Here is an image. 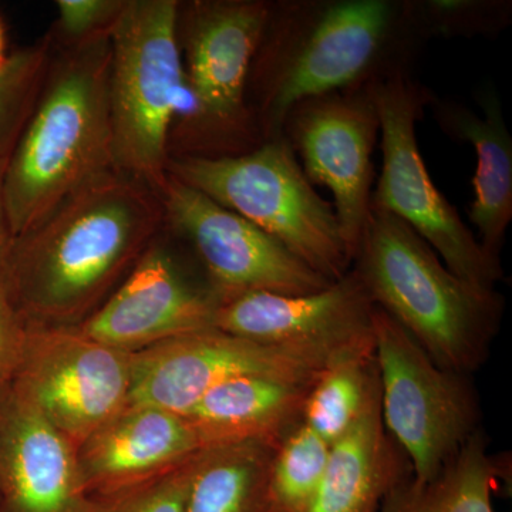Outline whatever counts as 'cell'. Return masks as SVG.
Masks as SVG:
<instances>
[{
	"mask_svg": "<svg viewBox=\"0 0 512 512\" xmlns=\"http://www.w3.org/2000/svg\"><path fill=\"white\" fill-rule=\"evenodd\" d=\"M164 228L156 191L117 170L94 178L13 237L0 271L20 318L26 326H79Z\"/></svg>",
	"mask_w": 512,
	"mask_h": 512,
	"instance_id": "6da1fadb",
	"label": "cell"
},
{
	"mask_svg": "<svg viewBox=\"0 0 512 512\" xmlns=\"http://www.w3.org/2000/svg\"><path fill=\"white\" fill-rule=\"evenodd\" d=\"M406 0H279L256 50L248 104L266 140L303 100L413 73L426 45Z\"/></svg>",
	"mask_w": 512,
	"mask_h": 512,
	"instance_id": "7a4b0ae2",
	"label": "cell"
},
{
	"mask_svg": "<svg viewBox=\"0 0 512 512\" xmlns=\"http://www.w3.org/2000/svg\"><path fill=\"white\" fill-rule=\"evenodd\" d=\"M109 72L110 35L59 52L53 45L35 106L6 164L13 237L83 185L116 170Z\"/></svg>",
	"mask_w": 512,
	"mask_h": 512,
	"instance_id": "3957f363",
	"label": "cell"
},
{
	"mask_svg": "<svg viewBox=\"0 0 512 512\" xmlns=\"http://www.w3.org/2000/svg\"><path fill=\"white\" fill-rule=\"evenodd\" d=\"M352 269L437 365L470 376L487 362L503 295L454 275L406 222L372 205Z\"/></svg>",
	"mask_w": 512,
	"mask_h": 512,
	"instance_id": "277c9868",
	"label": "cell"
},
{
	"mask_svg": "<svg viewBox=\"0 0 512 512\" xmlns=\"http://www.w3.org/2000/svg\"><path fill=\"white\" fill-rule=\"evenodd\" d=\"M167 173L252 222L328 281L352 268L332 202L320 197L284 136L238 156H173Z\"/></svg>",
	"mask_w": 512,
	"mask_h": 512,
	"instance_id": "5b68a950",
	"label": "cell"
},
{
	"mask_svg": "<svg viewBox=\"0 0 512 512\" xmlns=\"http://www.w3.org/2000/svg\"><path fill=\"white\" fill-rule=\"evenodd\" d=\"M178 0H124L110 32L114 167L158 191L167 180L174 120L184 104Z\"/></svg>",
	"mask_w": 512,
	"mask_h": 512,
	"instance_id": "8992f818",
	"label": "cell"
},
{
	"mask_svg": "<svg viewBox=\"0 0 512 512\" xmlns=\"http://www.w3.org/2000/svg\"><path fill=\"white\" fill-rule=\"evenodd\" d=\"M269 13L268 0L178 5V43L191 109L180 131L181 153L175 156H238L265 143L247 92Z\"/></svg>",
	"mask_w": 512,
	"mask_h": 512,
	"instance_id": "52a82bcc",
	"label": "cell"
},
{
	"mask_svg": "<svg viewBox=\"0 0 512 512\" xmlns=\"http://www.w3.org/2000/svg\"><path fill=\"white\" fill-rule=\"evenodd\" d=\"M382 134V174L372 205L406 222L468 284L497 291L500 262L488 258L476 235L431 180L419 143L417 123L434 94L413 73L397 74L372 86Z\"/></svg>",
	"mask_w": 512,
	"mask_h": 512,
	"instance_id": "ba28073f",
	"label": "cell"
},
{
	"mask_svg": "<svg viewBox=\"0 0 512 512\" xmlns=\"http://www.w3.org/2000/svg\"><path fill=\"white\" fill-rule=\"evenodd\" d=\"M373 338L384 426L412 476L433 480L481 430L477 392L470 376L437 365L377 306Z\"/></svg>",
	"mask_w": 512,
	"mask_h": 512,
	"instance_id": "9c48e42d",
	"label": "cell"
},
{
	"mask_svg": "<svg viewBox=\"0 0 512 512\" xmlns=\"http://www.w3.org/2000/svg\"><path fill=\"white\" fill-rule=\"evenodd\" d=\"M158 197L165 228L194 256L221 303L248 293L305 295L332 284L271 235L173 175Z\"/></svg>",
	"mask_w": 512,
	"mask_h": 512,
	"instance_id": "30bf717a",
	"label": "cell"
},
{
	"mask_svg": "<svg viewBox=\"0 0 512 512\" xmlns=\"http://www.w3.org/2000/svg\"><path fill=\"white\" fill-rule=\"evenodd\" d=\"M133 355L82 330L26 326L10 389L74 447L130 403Z\"/></svg>",
	"mask_w": 512,
	"mask_h": 512,
	"instance_id": "8fae6325",
	"label": "cell"
},
{
	"mask_svg": "<svg viewBox=\"0 0 512 512\" xmlns=\"http://www.w3.org/2000/svg\"><path fill=\"white\" fill-rule=\"evenodd\" d=\"M372 86L303 100L289 111L282 130L308 180L332 192L352 262L372 208L380 131Z\"/></svg>",
	"mask_w": 512,
	"mask_h": 512,
	"instance_id": "7c38bea8",
	"label": "cell"
},
{
	"mask_svg": "<svg viewBox=\"0 0 512 512\" xmlns=\"http://www.w3.org/2000/svg\"><path fill=\"white\" fill-rule=\"evenodd\" d=\"M375 308L362 279L350 268L319 292L248 293L222 302L214 328L330 366L349 357L375 355Z\"/></svg>",
	"mask_w": 512,
	"mask_h": 512,
	"instance_id": "4fadbf2b",
	"label": "cell"
},
{
	"mask_svg": "<svg viewBox=\"0 0 512 512\" xmlns=\"http://www.w3.org/2000/svg\"><path fill=\"white\" fill-rule=\"evenodd\" d=\"M163 232L116 291L76 326L84 335L136 355L178 336L214 328L220 298L204 276L192 274L171 244V235L163 238Z\"/></svg>",
	"mask_w": 512,
	"mask_h": 512,
	"instance_id": "5bb4252c",
	"label": "cell"
},
{
	"mask_svg": "<svg viewBox=\"0 0 512 512\" xmlns=\"http://www.w3.org/2000/svg\"><path fill=\"white\" fill-rule=\"evenodd\" d=\"M326 367L312 357L208 328L133 355L130 403L185 416L205 394L228 380L271 376L315 383Z\"/></svg>",
	"mask_w": 512,
	"mask_h": 512,
	"instance_id": "9a60e30c",
	"label": "cell"
},
{
	"mask_svg": "<svg viewBox=\"0 0 512 512\" xmlns=\"http://www.w3.org/2000/svg\"><path fill=\"white\" fill-rule=\"evenodd\" d=\"M76 447L35 407L0 393V512H93Z\"/></svg>",
	"mask_w": 512,
	"mask_h": 512,
	"instance_id": "2e32d148",
	"label": "cell"
},
{
	"mask_svg": "<svg viewBox=\"0 0 512 512\" xmlns=\"http://www.w3.org/2000/svg\"><path fill=\"white\" fill-rule=\"evenodd\" d=\"M204 450L183 414L128 403L77 447L86 493L106 497L161 476Z\"/></svg>",
	"mask_w": 512,
	"mask_h": 512,
	"instance_id": "e0dca14e",
	"label": "cell"
},
{
	"mask_svg": "<svg viewBox=\"0 0 512 512\" xmlns=\"http://www.w3.org/2000/svg\"><path fill=\"white\" fill-rule=\"evenodd\" d=\"M481 114L456 100L434 94L429 107L441 131L457 143L471 144L477 154L474 198L468 217L477 229L485 255L500 262L512 221V137L493 87L476 93ZM501 264V262H500Z\"/></svg>",
	"mask_w": 512,
	"mask_h": 512,
	"instance_id": "ac0fdd59",
	"label": "cell"
},
{
	"mask_svg": "<svg viewBox=\"0 0 512 512\" xmlns=\"http://www.w3.org/2000/svg\"><path fill=\"white\" fill-rule=\"evenodd\" d=\"M313 383L244 376L218 384L185 414L202 447L262 443L278 447L303 420Z\"/></svg>",
	"mask_w": 512,
	"mask_h": 512,
	"instance_id": "d6986e66",
	"label": "cell"
},
{
	"mask_svg": "<svg viewBox=\"0 0 512 512\" xmlns=\"http://www.w3.org/2000/svg\"><path fill=\"white\" fill-rule=\"evenodd\" d=\"M409 473V463L384 426L377 386L356 423L330 446L308 512H380L394 485Z\"/></svg>",
	"mask_w": 512,
	"mask_h": 512,
	"instance_id": "ffe728a7",
	"label": "cell"
},
{
	"mask_svg": "<svg viewBox=\"0 0 512 512\" xmlns=\"http://www.w3.org/2000/svg\"><path fill=\"white\" fill-rule=\"evenodd\" d=\"M504 468L487 451L483 430L477 431L433 480L407 474L380 512H494L493 495Z\"/></svg>",
	"mask_w": 512,
	"mask_h": 512,
	"instance_id": "44dd1931",
	"label": "cell"
},
{
	"mask_svg": "<svg viewBox=\"0 0 512 512\" xmlns=\"http://www.w3.org/2000/svg\"><path fill=\"white\" fill-rule=\"evenodd\" d=\"M275 450L262 443L205 448L187 512H274L269 476Z\"/></svg>",
	"mask_w": 512,
	"mask_h": 512,
	"instance_id": "7402d4cb",
	"label": "cell"
},
{
	"mask_svg": "<svg viewBox=\"0 0 512 512\" xmlns=\"http://www.w3.org/2000/svg\"><path fill=\"white\" fill-rule=\"evenodd\" d=\"M377 386L375 355L339 360L312 384L302 423L332 446L356 423Z\"/></svg>",
	"mask_w": 512,
	"mask_h": 512,
	"instance_id": "603a6c76",
	"label": "cell"
},
{
	"mask_svg": "<svg viewBox=\"0 0 512 512\" xmlns=\"http://www.w3.org/2000/svg\"><path fill=\"white\" fill-rule=\"evenodd\" d=\"M330 444L299 424L276 447L269 476L274 512H308L325 474Z\"/></svg>",
	"mask_w": 512,
	"mask_h": 512,
	"instance_id": "cb8c5ba5",
	"label": "cell"
},
{
	"mask_svg": "<svg viewBox=\"0 0 512 512\" xmlns=\"http://www.w3.org/2000/svg\"><path fill=\"white\" fill-rule=\"evenodd\" d=\"M52 52L49 35L9 55L0 69V158H9L29 119Z\"/></svg>",
	"mask_w": 512,
	"mask_h": 512,
	"instance_id": "d4e9b609",
	"label": "cell"
},
{
	"mask_svg": "<svg viewBox=\"0 0 512 512\" xmlns=\"http://www.w3.org/2000/svg\"><path fill=\"white\" fill-rule=\"evenodd\" d=\"M426 42L434 37L494 36L510 26V0H406Z\"/></svg>",
	"mask_w": 512,
	"mask_h": 512,
	"instance_id": "484cf974",
	"label": "cell"
},
{
	"mask_svg": "<svg viewBox=\"0 0 512 512\" xmlns=\"http://www.w3.org/2000/svg\"><path fill=\"white\" fill-rule=\"evenodd\" d=\"M201 453L161 476L94 498L93 512H187Z\"/></svg>",
	"mask_w": 512,
	"mask_h": 512,
	"instance_id": "4316f807",
	"label": "cell"
},
{
	"mask_svg": "<svg viewBox=\"0 0 512 512\" xmlns=\"http://www.w3.org/2000/svg\"><path fill=\"white\" fill-rule=\"evenodd\" d=\"M123 6L124 0H57L56 26L50 37L53 43L70 47L110 35Z\"/></svg>",
	"mask_w": 512,
	"mask_h": 512,
	"instance_id": "83f0119b",
	"label": "cell"
},
{
	"mask_svg": "<svg viewBox=\"0 0 512 512\" xmlns=\"http://www.w3.org/2000/svg\"><path fill=\"white\" fill-rule=\"evenodd\" d=\"M25 335L26 323L16 311L8 285L0 271V393L12 382Z\"/></svg>",
	"mask_w": 512,
	"mask_h": 512,
	"instance_id": "f1b7e54d",
	"label": "cell"
},
{
	"mask_svg": "<svg viewBox=\"0 0 512 512\" xmlns=\"http://www.w3.org/2000/svg\"><path fill=\"white\" fill-rule=\"evenodd\" d=\"M8 158H0V264L8 254L10 244L13 241V232L10 228L8 208L5 200V173Z\"/></svg>",
	"mask_w": 512,
	"mask_h": 512,
	"instance_id": "f546056e",
	"label": "cell"
},
{
	"mask_svg": "<svg viewBox=\"0 0 512 512\" xmlns=\"http://www.w3.org/2000/svg\"><path fill=\"white\" fill-rule=\"evenodd\" d=\"M5 50V36H3L2 23H0V69L5 66L6 60H8Z\"/></svg>",
	"mask_w": 512,
	"mask_h": 512,
	"instance_id": "4dcf8cb0",
	"label": "cell"
}]
</instances>
